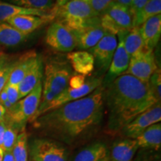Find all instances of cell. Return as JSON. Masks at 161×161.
Masks as SVG:
<instances>
[{
  "label": "cell",
  "instance_id": "2e32d148",
  "mask_svg": "<svg viewBox=\"0 0 161 161\" xmlns=\"http://www.w3.org/2000/svg\"><path fill=\"white\" fill-rule=\"evenodd\" d=\"M39 56L35 52L30 51L24 53L15 60L14 65L10 75L7 84L18 85L23 79L26 74L35 65Z\"/></svg>",
  "mask_w": 161,
  "mask_h": 161
},
{
  "label": "cell",
  "instance_id": "8992f818",
  "mask_svg": "<svg viewBox=\"0 0 161 161\" xmlns=\"http://www.w3.org/2000/svg\"><path fill=\"white\" fill-rule=\"evenodd\" d=\"M102 82H103V80H102V77H94L90 78L87 81L85 82V84L83 86L79 88L74 89V88H71L68 86L63 92H60L57 97L54 98L49 104H46L43 109L36 113V114L30 122L35 120L36 118L42 115L44 113L59 108V107L69 103V102L85 97L97 89L98 87H99L100 86H102Z\"/></svg>",
  "mask_w": 161,
  "mask_h": 161
},
{
  "label": "cell",
  "instance_id": "83f0119b",
  "mask_svg": "<svg viewBox=\"0 0 161 161\" xmlns=\"http://www.w3.org/2000/svg\"><path fill=\"white\" fill-rule=\"evenodd\" d=\"M14 5L27 8L51 12L55 6L54 0H10Z\"/></svg>",
  "mask_w": 161,
  "mask_h": 161
},
{
  "label": "cell",
  "instance_id": "7bdbcfd3",
  "mask_svg": "<svg viewBox=\"0 0 161 161\" xmlns=\"http://www.w3.org/2000/svg\"><path fill=\"white\" fill-rule=\"evenodd\" d=\"M4 152L3 148L2 147H0V161H3V157H4Z\"/></svg>",
  "mask_w": 161,
  "mask_h": 161
},
{
  "label": "cell",
  "instance_id": "836d02e7",
  "mask_svg": "<svg viewBox=\"0 0 161 161\" xmlns=\"http://www.w3.org/2000/svg\"><path fill=\"white\" fill-rule=\"evenodd\" d=\"M6 92L8 95V100L12 105L17 103L19 100V92L18 85H11V84H7L5 85Z\"/></svg>",
  "mask_w": 161,
  "mask_h": 161
},
{
  "label": "cell",
  "instance_id": "8fae6325",
  "mask_svg": "<svg viewBox=\"0 0 161 161\" xmlns=\"http://www.w3.org/2000/svg\"><path fill=\"white\" fill-rule=\"evenodd\" d=\"M118 40L116 35L106 32L105 35L93 48L90 49V53L93 56L95 64L102 72L108 70L112 58L114 57Z\"/></svg>",
  "mask_w": 161,
  "mask_h": 161
},
{
  "label": "cell",
  "instance_id": "ba28073f",
  "mask_svg": "<svg viewBox=\"0 0 161 161\" xmlns=\"http://www.w3.org/2000/svg\"><path fill=\"white\" fill-rule=\"evenodd\" d=\"M161 121L160 102L145 110L120 130V134L125 138L136 139L147 128Z\"/></svg>",
  "mask_w": 161,
  "mask_h": 161
},
{
  "label": "cell",
  "instance_id": "74e56055",
  "mask_svg": "<svg viewBox=\"0 0 161 161\" xmlns=\"http://www.w3.org/2000/svg\"><path fill=\"white\" fill-rule=\"evenodd\" d=\"M6 116V110L3 104L0 103V122H3L5 120Z\"/></svg>",
  "mask_w": 161,
  "mask_h": 161
},
{
  "label": "cell",
  "instance_id": "7c38bea8",
  "mask_svg": "<svg viewBox=\"0 0 161 161\" xmlns=\"http://www.w3.org/2000/svg\"><path fill=\"white\" fill-rule=\"evenodd\" d=\"M128 31H122L118 34L117 47L114 57L112 58L111 63L108 68V73L102 82V86H104L110 83L119 76L122 75L128 69L130 57L127 53L124 47V37Z\"/></svg>",
  "mask_w": 161,
  "mask_h": 161
},
{
  "label": "cell",
  "instance_id": "5b68a950",
  "mask_svg": "<svg viewBox=\"0 0 161 161\" xmlns=\"http://www.w3.org/2000/svg\"><path fill=\"white\" fill-rule=\"evenodd\" d=\"M42 90L43 83L40 80L27 96L19 99L6 112L5 120L20 130L24 129L26 123L31 120L37 111L41 100Z\"/></svg>",
  "mask_w": 161,
  "mask_h": 161
},
{
  "label": "cell",
  "instance_id": "e0dca14e",
  "mask_svg": "<svg viewBox=\"0 0 161 161\" xmlns=\"http://www.w3.org/2000/svg\"><path fill=\"white\" fill-rule=\"evenodd\" d=\"M71 31L75 39L76 46L80 49L93 48L105 35L107 32L101 25L73 30Z\"/></svg>",
  "mask_w": 161,
  "mask_h": 161
},
{
  "label": "cell",
  "instance_id": "ee69618b",
  "mask_svg": "<svg viewBox=\"0 0 161 161\" xmlns=\"http://www.w3.org/2000/svg\"><path fill=\"white\" fill-rule=\"evenodd\" d=\"M4 55V54L3 53V52H1V50H0V57H1V56H2V55Z\"/></svg>",
  "mask_w": 161,
  "mask_h": 161
},
{
  "label": "cell",
  "instance_id": "5bb4252c",
  "mask_svg": "<svg viewBox=\"0 0 161 161\" xmlns=\"http://www.w3.org/2000/svg\"><path fill=\"white\" fill-rule=\"evenodd\" d=\"M104 14L120 31H129L134 27V14L131 8L114 3Z\"/></svg>",
  "mask_w": 161,
  "mask_h": 161
},
{
  "label": "cell",
  "instance_id": "d4e9b609",
  "mask_svg": "<svg viewBox=\"0 0 161 161\" xmlns=\"http://www.w3.org/2000/svg\"><path fill=\"white\" fill-rule=\"evenodd\" d=\"M124 47L130 57L148 50L140 35V28L134 27L127 31L124 37Z\"/></svg>",
  "mask_w": 161,
  "mask_h": 161
},
{
  "label": "cell",
  "instance_id": "6da1fadb",
  "mask_svg": "<svg viewBox=\"0 0 161 161\" xmlns=\"http://www.w3.org/2000/svg\"><path fill=\"white\" fill-rule=\"evenodd\" d=\"M103 95L102 85L85 97L44 113L31 122L43 136L68 145L75 144L92 134L102 123Z\"/></svg>",
  "mask_w": 161,
  "mask_h": 161
},
{
  "label": "cell",
  "instance_id": "60d3db41",
  "mask_svg": "<svg viewBox=\"0 0 161 161\" xmlns=\"http://www.w3.org/2000/svg\"><path fill=\"white\" fill-rule=\"evenodd\" d=\"M69 1H70V0H56V3H55V6H54L53 9L52 10L58 9V8L61 7V6L65 5V4L66 3H68Z\"/></svg>",
  "mask_w": 161,
  "mask_h": 161
},
{
  "label": "cell",
  "instance_id": "f546056e",
  "mask_svg": "<svg viewBox=\"0 0 161 161\" xmlns=\"http://www.w3.org/2000/svg\"><path fill=\"white\" fill-rule=\"evenodd\" d=\"M15 60H13L8 56L5 55L0 57V92L3 90L8 81Z\"/></svg>",
  "mask_w": 161,
  "mask_h": 161
},
{
  "label": "cell",
  "instance_id": "ffe728a7",
  "mask_svg": "<svg viewBox=\"0 0 161 161\" xmlns=\"http://www.w3.org/2000/svg\"><path fill=\"white\" fill-rule=\"evenodd\" d=\"M72 68L76 73L84 76L90 75L95 67V60L90 52L86 51L70 52L67 55Z\"/></svg>",
  "mask_w": 161,
  "mask_h": 161
},
{
  "label": "cell",
  "instance_id": "ac0fdd59",
  "mask_svg": "<svg viewBox=\"0 0 161 161\" xmlns=\"http://www.w3.org/2000/svg\"><path fill=\"white\" fill-rule=\"evenodd\" d=\"M53 19L52 17H42L33 15H19L10 18L6 22L24 35H29L31 32L35 31V30Z\"/></svg>",
  "mask_w": 161,
  "mask_h": 161
},
{
  "label": "cell",
  "instance_id": "52a82bcc",
  "mask_svg": "<svg viewBox=\"0 0 161 161\" xmlns=\"http://www.w3.org/2000/svg\"><path fill=\"white\" fill-rule=\"evenodd\" d=\"M32 161H68V152L63 145L50 138H38L29 147Z\"/></svg>",
  "mask_w": 161,
  "mask_h": 161
},
{
  "label": "cell",
  "instance_id": "44dd1931",
  "mask_svg": "<svg viewBox=\"0 0 161 161\" xmlns=\"http://www.w3.org/2000/svg\"><path fill=\"white\" fill-rule=\"evenodd\" d=\"M139 148L153 151L160 150L161 148V124L160 122L147 128L136 139Z\"/></svg>",
  "mask_w": 161,
  "mask_h": 161
},
{
  "label": "cell",
  "instance_id": "9a60e30c",
  "mask_svg": "<svg viewBox=\"0 0 161 161\" xmlns=\"http://www.w3.org/2000/svg\"><path fill=\"white\" fill-rule=\"evenodd\" d=\"M139 28L146 48L153 51L160 39L161 14L151 17Z\"/></svg>",
  "mask_w": 161,
  "mask_h": 161
},
{
  "label": "cell",
  "instance_id": "8d00e7d4",
  "mask_svg": "<svg viewBox=\"0 0 161 161\" xmlns=\"http://www.w3.org/2000/svg\"><path fill=\"white\" fill-rule=\"evenodd\" d=\"M6 128V122L5 120L3 122H0V147L3 146V137L4 134H5Z\"/></svg>",
  "mask_w": 161,
  "mask_h": 161
},
{
  "label": "cell",
  "instance_id": "3957f363",
  "mask_svg": "<svg viewBox=\"0 0 161 161\" xmlns=\"http://www.w3.org/2000/svg\"><path fill=\"white\" fill-rule=\"evenodd\" d=\"M51 14L71 31L101 25L100 16L92 8L89 0H70L58 9L52 10Z\"/></svg>",
  "mask_w": 161,
  "mask_h": 161
},
{
  "label": "cell",
  "instance_id": "277c9868",
  "mask_svg": "<svg viewBox=\"0 0 161 161\" xmlns=\"http://www.w3.org/2000/svg\"><path fill=\"white\" fill-rule=\"evenodd\" d=\"M43 70L45 76L41 100L37 113L67 87L72 75L71 67L67 63L58 60L47 62Z\"/></svg>",
  "mask_w": 161,
  "mask_h": 161
},
{
  "label": "cell",
  "instance_id": "e575fe53",
  "mask_svg": "<svg viewBox=\"0 0 161 161\" xmlns=\"http://www.w3.org/2000/svg\"><path fill=\"white\" fill-rule=\"evenodd\" d=\"M86 82V78L85 76L83 75H80V74H74L72 75L69 80V84L68 86L71 88H79L80 86H82L85 84Z\"/></svg>",
  "mask_w": 161,
  "mask_h": 161
},
{
  "label": "cell",
  "instance_id": "ab89813d",
  "mask_svg": "<svg viewBox=\"0 0 161 161\" xmlns=\"http://www.w3.org/2000/svg\"><path fill=\"white\" fill-rule=\"evenodd\" d=\"M3 161H14L11 152H6L4 153Z\"/></svg>",
  "mask_w": 161,
  "mask_h": 161
},
{
  "label": "cell",
  "instance_id": "7402d4cb",
  "mask_svg": "<svg viewBox=\"0 0 161 161\" xmlns=\"http://www.w3.org/2000/svg\"><path fill=\"white\" fill-rule=\"evenodd\" d=\"M19 15H33L42 17H52L55 19L51 12L27 8L0 1V22H6L10 18Z\"/></svg>",
  "mask_w": 161,
  "mask_h": 161
},
{
  "label": "cell",
  "instance_id": "f6af8a7d",
  "mask_svg": "<svg viewBox=\"0 0 161 161\" xmlns=\"http://www.w3.org/2000/svg\"><path fill=\"white\" fill-rule=\"evenodd\" d=\"M54 1H55V0H54Z\"/></svg>",
  "mask_w": 161,
  "mask_h": 161
},
{
  "label": "cell",
  "instance_id": "f35d334b",
  "mask_svg": "<svg viewBox=\"0 0 161 161\" xmlns=\"http://www.w3.org/2000/svg\"><path fill=\"white\" fill-rule=\"evenodd\" d=\"M8 100V95L6 92L5 87L3 88V90L0 92V103L3 104L4 102Z\"/></svg>",
  "mask_w": 161,
  "mask_h": 161
},
{
  "label": "cell",
  "instance_id": "b9f144b4",
  "mask_svg": "<svg viewBox=\"0 0 161 161\" xmlns=\"http://www.w3.org/2000/svg\"><path fill=\"white\" fill-rule=\"evenodd\" d=\"M114 2L116 3L121 4V5H123L128 7L131 8L132 5V0H114Z\"/></svg>",
  "mask_w": 161,
  "mask_h": 161
},
{
  "label": "cell",
  "instance_id": "484cf974",
  "mask_svg": "<svg viewBox=\"0 0 161 161\" xmlns=\"http://www.w3.org/2000/svg\"><path fill=\"white\" fill-rule=\"evenodd\" d=\"M161 14V0H148L142 8L134 14V27H140L151 17Z\"/></svg>",
  "mask_w": 161,
  "mask_h": 161
},
{
  "label": "cell",
  "instance_id": "1f68e13d",
  "mask_svg": "<svg viewBox=\"0 0 161 161\" xmlns=\"http://www.w3.org/2000/svg\"><path fill=\"white\" fill-rule=\"evenodd\" d=\"M150 87L154 92V96L158 100V102H160L161 99V74L160 69H158L151 76L149 80H148Z\"/></svg>",
  "mask_w": 161,
  "mask_h": 161
},
{
  "label": "cell",
  "instance_id": "4dcf8cb0",
  "mask_svg": "<svg viewBox=\"0 0 161 161\" xmlns=\"http://www.w3.org/2000/svg\"><path fill=\"white\" fill-rule=\"evenodd\" d=\"M133 161H161L160 151L141 149L136 152Z\"/></svg>",
  "mask_w": 161,
  "mask_h": 161
},
{
  "label": "cell",
  "instance_id": "d6986e66",
  "mask_svg": "<svg viewBox=\"0 0 161 161\" xmlns=\"http://www.w3.org/2000/svg\"><path fill=\"white\" fill-rule=\"evenodd\" d=\"M72 161H109V148L104 142H92L80 149Z\"/></svg>",
  "mask_w": 161,
  "mask_h": 161
},
{
  "label": "cell",
  "instance_id": "9c48e42d",
  "mask_svg": "<svg viewBox=\"0 0 161 161\" xmlns=\"http://www.w3.org/2000/svg\"><path fill=\"white\" fill-rule=\"evenodd\" d=\"M46 42L58 52H70L76 47V41L72 31L58 21L49 26L46 31Z\"/></svg>",
  "mask_w": 161,
  "mask_h": 161
},
{
  "label": "cell",
  "instance_id": "4fadbf2b",
  "mask_svg": "<svg viewBox=\"0 0 161 161\" xmlns=\"http://www.w3.org/2000/svg\"><path fill=\"white\" fill-rule=\"evenodd\" d=\"M139 149L135 139H118L109 148V161H133Z\"/></svg>",
  "mask_w": 161,
  "mask_h": 161
},
{
  "label": "cell",
  "instance_id": "f1b7e54d",
  "mask_svg": "<svg viewBox=\"0 0 161 161\" xmlns=\"http://www.w3.org/2000/svg\"><path fill=\"white\" fill-rule=\"evenodd\" d=\"M6 122V128L5 134H4L3 142V151L5 152H12L14 146L17 140V136L19 133L21 131L19 128L15 126L11 122H8L5 120Z\"/></svg>",
  "mask_w": 161,
  "mask_h": 161
},
{
  "label": "cell",
  "instance_id": "cb8c5ba5",
  "mask_svg": "<svg viewBox=\"0 0 161 161\" xmlns=\"http://www.w3.org/2000/svg\"><path fill=\"white\" fill-rule=\"evenodd\" d=\"M28 38L24 35L7 23H0V45L16 46L23 43Z\"/></svg>",
  "mask_w": 161,
  "mask_h": 161
},
{
  "label": "cell",
  "instance_id": "4316f807",
  "mask_svg": "<svg viewBox=\"0 0 161 161\" xmlns=\"http://www.w3.org/2000/svg\"><path fill=\"white\" fill-rule=\"evenodd\" d=\"M11 152L14 161H29L28 160V135L25 128L18 134Z\"/></svg>",
  "mask_w": 161,
  "mask_h": 161
},
{
  "label": "cell",
  "instance_id": "603a6c76",
  "mask_svg": "<svg viewBox=\"0 0 161 161\" xmlns=\"http://www.w3.org/2000/svg\"><path fill=\"white\" fill-rule=\"evenodd\" d=\"M43 75V65L41 58H37L35 65L26 74L21 82L18 84L19 92V99L27 96L31 91L37 83L42 80Z\"/></svg>",
  "mask_w": 161,
  "mask_h": 161
},
{
  "label": "cell",
  "instance_id": "d590c367",
  "mask_svg": "<svg viewBox=\"0 0 161 161\" xmlns=\"http://www.w3.org/2000/svg\"><path fill=\"white\" fill-rule=\"evenodd\" d=\"M148 0H132L131 9L134 14L140 11L142 7L148 3Z\"/></svg>",
  "mask_w": 161,
  "mask_h": 161
},
{
  "label": "cell",
  "instance_id": "d6a6232c",
  "mask_svg": "<svg viewBox=\"0 0 161 161\" xmlns=\"http://www.w3.org/2000/svg\"><path fill=\"white\" fill-rule=\"evenodd\" d=\"M89 3L94 11L101 16L105 13L115 2L114 0H89Z\"/></svg>",
  "mask_w": 161,
  "mask_h": 161
},
{
  "label": "cell",
  "instance_id": "30bf717a",
  "mask_svg": "<svg viewBox=\"0 0 161 161\" xmlns=\"http://www.w3.org/2000/svg\"><path fill=\"white\" fill-rule=\"evenodd\" d=\"M158 69L153 51L146 50L130 57L128 69L124 74L134 76L142 82H148Z\"/></svg>",
  "mask_w": 161,
  "mask_h": 161
},
{
  "label": "cell",
  "instance_id": "7a4b0ae2",
  "mask_svg": "<svg viewBox=\"0 0 161 161\" xmlns=\"http://www.w3.org/2000/svg\"><path fill=\"white\" fill-rule=\"evenodd\" d=\"M104 87L108 110L107 130L115 134L145 110L158 102L148 82L122 74Z\"/></svg>",
  "mask_w": 161,
  "mask_h": 161
}]
</instances>
